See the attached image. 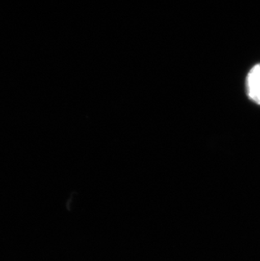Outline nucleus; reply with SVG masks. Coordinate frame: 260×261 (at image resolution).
I'll return each instance as SVG.
<instances>
[{
  "mask_svg": "<svg viewBox=\"0 0 260 261\" xmlns=\"http://www.w3.org/2000/svg\"><path fill=\"white\" fill-rule=\"evenodd\" d=\"M245 87L248 99L260 106V63L253 65L248 71Z\"/></svg>",
  "mask_w": 260,
  "mask_h": 261,
  "instance_id": "obj_1",
  "label": "nucleus"
}]
</instances>
